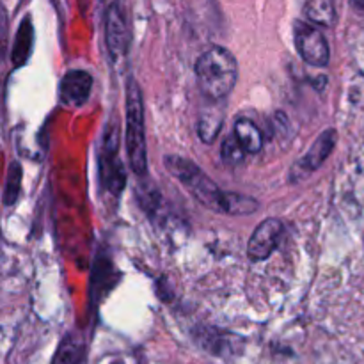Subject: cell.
<instances>
[{"mask_svg":"<svg viewBox=\"0 0 364 364\" xmlns=\"http://www.w3.org/2000/svg\"><path fill=\"white\" fill-rule=\"evenodd\" d=\"M80 359V347L73 343V340L70 343L64 341L60 345V350L59 354L55 355V364H75Z\"/></svg>","mask_w":364,"mask_h":364,"instance_id":"16","label":"cell"},{"mask_svg":"<svg viewBox=\"0 0 364 364\" xmlns=\"http://www.w3.org/2000/svg\"><path fill=\"white\" fill-rule=\"evenodd\" d=\"M336 130H326L318 135L315 142H313L311 148L308 149L304 156L295 164L294 174L297 173L299 178L306 176V174L313 173V171L320 169L322 164L329 159V155L333 153L334 146H336Z\"/></svg>","mask_w":364,"mask_h":364,"instance_id":"9","label":"cell"},{"mask_svg":"<svg viewBox=\"0 0 364 364\" xmlns=\"http://www.w3.org/2000/svg\"><path fill=\"white\" fill-rule=\"evenodd\" d=\"M304 14L311 23L320 27H333L336 21V9L333 0H306Z\"/></svg>","mask_w":364,"mask_h":364,"instance_id":"11","label":"cell"},{"mask_svg":"<svg viewBox=\"0 0 364 364\" xmlns=\"http://www.w3.org/2000/svg\"><path fill=\"white\" fill-rule=\"evenodd\" d=\"M31 45H32V25L31 20H25L21 23L20 31L16 34V46L13 50V60L20 66L27 60L28 52H31Z\"/></svg>","mask_w":364,"mask_h":364,"instance_id":"14","label":"cell"},{"mask_svg":"<svg viewBox=\"0 0 364 364\" xmlns=\"http://www.w3.org/2000/svg\"><path fill=\"white\" fill-rule=\"evenodd\" d=\"M352 4L355 7H359V9H364V0H352Z\"/></svg>","mask_w":364,"mask_h":364,"instance_id":"17","label":"cell"},{"mask_svg":"<svg viewBox=\"0 0 364 364\" xmlns=\"http://www.w3.org/2000/svg\"><path fill=\"white\" fill-rule=\"evenodd\" d=\"M130 43V32H128L127 14L119 2L110 4L105 14V45L109 55L114 63L124 59Z\"/></svg>","mask_w":364,"mask_h":364,"instance_id":"6","label":"cell"},{"mask_svg":"<svg viewBox=\"0 0 364 364\" xmlns=\"http://www.w3.org/2000/svg\"><path fill=\"white\" fill-rule=\"evenodd\" d=\"M167 171L181 181L185 188L198 199L201 205L212 212L228 213V215H251L258 208V201L249 196L237 192H224L213 183L212 178L203 173L192 160L183 156L171 155L164 159Z\"/></svg>","mask_w":364,"mask_h":364,"instance_id":"1","label":"cell"},{"mask_svg":"<svg viewBox=\"0 0 364 364\" xmlns=\"http://www.w3.org/2000/svg\"><path fill=\"white\" fill-rule=\"evenodd\" d=\"M295 48L306 64L315 68H326L331 59L329 43L323 32L315 23L297 21L294 27Z\"/></svg>","mask_w":364,"mask_h":364,"instance_id":"5","label":"cell"},{"mask_svg":"<svg viewBox=\"0 0 364 364\" xmlns=\"http://www.w3.org/2000/svg\"><path fill=\"white\" fill-rule=\"evenodd\" d=\"M283 223L279 219H267L259 224L252 233L247 245V255L252 262H262L267 259L276 247L279 245L283 237Z\"/></svg>","mask_w":364,"mask_h":364,"instance_id":"7","label":"cell"},{"mask_svg":"<svg viewBox=\"0 0 364 364\" xmlns=\"http://www.w3.org/2000/svg\"><path fill=\"white\" fill-rule=\"evenodd\" d=\"M21 191V166L18 162H13L9 166L6 178V187H4V205L11 206L16 203L18 196Z\"/></svg>","mask_w":364,"mask_h":364,"instance_id":"13","label":"cell"},{"mask_svg":"<svg viewBox=\"0 0 364 364\" xmlns=\"http://www.w3.org/2000/svg\"><path fill=\"white\" fill-rule=\"evenodd\" d=\"M224 114L220 109H205L198 121V135L205 144H212L223 130Z\"/></svg>","mask_w":364,"mask_h":364,"instance_id":"10","label":"cell"},{"mask_svg":"<svg viewBox=\"0 0 364 364\" xmlns=\"http://www.w3.org/2000/svg\"><path fill=\"white\" fill-rule=\"evenodd\" d=\"M92 89V77L84 70H71L60 80V102L68 107H82L89 100Z\"/></svg>","mask_w":364,"mask_h":364,"instance_id":"8","label":"cell"},{"mask_svg":"<svg viewBox=\"0 0 364 364\" xmlns=\"http://www.w3.org/2000/svg\"><path fill=\"white\" fill-rule=\"evenodd\" d=\"M220 155H223V160L226 164H230V166H238V164L244 162L247 151H245V148L242 146V142L238 141L237 135L231 134L230 137L224 139Z\"/></svg>","mask_w":364,"mask_h":364,"instance_id":"15","label":"cell"},{"mask_svg":"<svg viewBox=\"0 0 364 364\" xmlns=\"http://www.w3.org/2000/svg\"><path fill=\"white\" fill-rule=\"evenodd\" d=\"M119 149V127L117 123H109L103 130L102 149H100V178L110 194L117 196L124 187V169L117 156Z\"/></svg>","mask_w":364,"mask_h":364,"instance_id":"4","label":"cell"},{"mask_svg":"<svg viewBox=\"0 0 364 364\" xmlns=\"http://www.w3.org/2000/svg\"><path fill=\"white\" fill-rule=\"evenodd\" d=\"M127 151L130 167L137 176L148 171V151L144 134V105L137 80L130 78L127 85Z\"/></svg>","mask_w":364,"mask_h":364,"instance_id":"3","label":"cell"},{"mask_svg":"<svg viewBox=\"0 0 364 364\" xmlns=\"http://www.w3.org/2000/svg\"><path fill=\"white\" fill-rule=\"evenodd\" d=\"M199 89L213 102H220L233 91L238 78V63L224 46L206 50L196 63Z\"/></svg>","mask_w":364,"mask_h":364,"instance_id":"2","label":"cell"},{"mask_svg":"<svg viewBox=\"0 0 364 364\" xmlns=\"http://www.w3.org/2000/svg\"><path fill=\"white\" fill-rule=\"evenodd\" d=\"M233 134L237 135L238 141L242 142V146L245 148L247 153H259L263 148V135L259 132V128L256 127L255 121L247 119V117H242L235 123Z\"/></svg>","mask_w":364,"mask_h":364,"instance_id":"12","label":"cell"}]
</instances>
